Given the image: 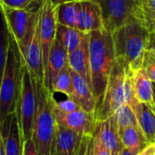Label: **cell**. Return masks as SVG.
Segmentation results:
<instances>
[{
	"label": "cell",
	"mask_w": 155,
	"mask_h": 155,
	"mask_svg": "<svg viewBox=\"0 0 155 155\" xmlns=\"http://www.w3.org/2000/svg\"><path fill=\"white\" fill-rule=\"evenodd\" d=\"M1 6L9 33L17 45H20L25 40L40 10L13 9L5 7L2 5Z\"/></svg>",
	"instance_id": "cell-10"
},
{
	"label": "cell",
	"mask_w": 155,
	"mask_h": 155,
	"mask_svg": "<svg viewBox=\"0 0 155 155\" xmlns=\"http://www.w3.org/2000/svg\"><path fill=\"white\" fill-rule=\"evenodd\" d=\"M118 134L124 148L140 153L149 145L140 128L128 126L118 130Z\"/></svg>",
	"instance_id": "cell-20"
},
{
	"label": "cell",
	"mask_w": 155,
	"mask_h": 155,
	"mask_svg": "<svg viewBox=\"0 0 155 155\" xmlns=\"http://www.w3.org/2000/svg\"><path fill=\"white\" fill-rule=\"evenodd\" d=\"M72 77L74 84V96L72 99L77 104L80 109L88 114H94L96 109V102L91 87L81 75H79L73 70Z\"/></svg>",
	"instance_id": "cell-18"
},
{
	"label": "cell",
	"mask_w": 155,
	"mask_h": 155,
	"mask_svg": "<svg viewBox=\"0 0 155 155\" xmlns=\"http://www.w3.org/2000/svg\"><path fill=\"white\" fill-rule=\"evenodd\" d=\"M55 6L51 0H43L39 12V37L42 48L44 71L47 64L51 48L56 38Z\"/></svg>",
	"instance_id": "cell-9"
},
{
	"label": "cell",
	"mask_w": 155,
	"mask_h": 155,
	"mask_svg": "<svg viewBox=\"0 0 155 155\" xmlns=\"http://www.w3.org/2000/svg\"><path fill=\"white\" fill-rule=\"evenodd\" d=\"M5 145V155H23V141L21 137L16 112L10 114L0 131Z\"/></svg>",
	"instance_id": "cell-14"
},
{
	"label": "cell",
	"mask_w": 155,
	"mask_h": 155,
	"mask_svg": "<svg viewBox=\"0 0 155 155\" xmlns=\"http://www.w3.org/2000/svg\"><path fill=\"white\" fill-rule=\"evenodd\" d=\"M155 153V143L154 144H149L146 146L140 153L137 155H153Z\"/></svg>",
	"instance_id": "cell-36"
},
{
	"label": "cell",
	"mask_w": 155,
	"mask_h": 155,
	"mask_svg": "<svg viewBox=\"0 0 155 155\" xmlns=\"http://www.w3.org/2000/svg\"><path fill=\"white\" fill-rule=\"evenodd\" d=\"M36 107V80L31 76L26 67H25L22 88L16 109L23 143L32 137Z\"/></svg>",
	"instance_id": "cell-6"
},
{
	"label": "cell",
	"mask_w": 155,
	"mask_h": 155,
	"mask_svg": "<svg viewBox=\"0 0 155 155\" xmlns=\"http://www.w3.org/2000/svg\"><path fill=\"white\" fill-rule=\"evenodd\" d=\"M114 115L117 123L118 130L128 126L140 128L134 110L125 103L115 112Z\"/></svg>",
	"instance_id": "cell-27"
},
{
	"label": "cell",
	"mask_w": 155,
	"mask_h": 155,
	"mask_svg": "<svg viewBox=\"0 0 155 155\" xmlns=\"http://www.w3.org/2000/svg\"><path fill=\"white\" fill-rule=\"evenodd\" d=\"M52 109L57 125L73 130L82 135H93L95 127L94 114H88L82 109L66 114L55 110L53 106Z\"/></svg>",
	"instance_id": "cell-11"
},
{
	"label": "cell",
	"mask_w": 155,
	"mask_h": 155,
	"mask_svg": "<svg viewBox=\"0 0 155 155\" xmlns=\"http://www.w3.org/2000/svg\"><path fill=\"white\" fill-rule=\"evenodd\" d=\"M71 1H78V0H51L52 4L55 6V5H58L60 4H63V3H66V2H71Z\"/></svg>",
	"instance_id": "cell-38"
},
{
	"label": "cell",
	"mask_w": 155,
	"mask_h": 155,
	"mask_svg": "<svg viewBox=\"0 0 155 155\" xmlns=\"http://www.w3.org/2000/svg\"><path fill=\"white\" fill-rule=\"evenodd\" d=\"M134 84L135 94L140 103L153 104V83L145 70L142 67L134 72Z\"/></svg>",
	"instance_id": "cell-22"
},
{
	"label": "cell",
	"mask_w": 155,
	"mask_h": 155,
	"mask_svg": "<svg viewBox=\"0 0 155 155\" xmlns=\"http://www.w3.org/2000/svg\"><path fill=\"white\" fill-rule=\"evenodd\" d=\"M23 155H38L36 152L35 144L31 137L27 141H25L23 144Z\"/></svg>",
	"instance_id": "cell-33"
},
{
	"label": "cell",
	"mask_w": 155,
	"mask_h": 155,
	"mask_svg": "<svg viewBox=\"0 0 155 155\" xmlns=\"http://www.w3.org/2000/svg\"><path fill=\"white\" fill-rule=\"evenodd\" d=\"M11 35L9 33L4 13L2 10V6L0 4V84L7 59V54L9 49Z\"/></svg>",
	"instance_id": "cell-26"
},
{
	"label": "cell",
	"mask_w": 155,
	"mask_h": 155,
	"mask_svg": "<svg viewBox=\"0 0 155 155\" xmlns=\"http://www.w3.org/2000/svg\"><path fill=\"white\" fill-rule=\"evenodd\" d=\"M52 106L53 108H54L55 110L62 112V113H72L74 112L78 109H80V107L77 105V104L72 99V98H68L62 100V101H57L54 99V94L52 96Z\"/></svg>",
	"instance_id": "cell-31"
},
{
	"label": "cell",
	"mask_w": 155,
	"mask_h": 155,
	"mask_svg": "<svg viewBox=\"0 0 155 155\" xmlns=\"http://www.w3.org/2000/svg\"><path fill=\"white\" fill-rule=\"evenodd\" d=\"M84 34L76 28L61 25H56V39L66 48L68 53L73 52L80 45Z\"/></svg>",
	"instance_id": "cell-24"
},
{
	"label": "cell",
	"mask_w": 155,
	"mask_h": 155,
	"mask_svg": "<svg viewBox=\"0 0 155 155\" xmlns=\"http://www.w3.org/2000/svg\"><path fill=\"white\" fill-rule=\"evenodd\" d=\"M52 96L43 82L36 81L37 107L32 138L38 155H54L57 124L52 109Z\"/></svg>",
	"instance_id": "cell-4"
},
{
	"label": "cell",
	"mask_w": 155,
	"mask_h": 155,
	"mask_svg": "<svg viewBox=\"0 0 155 155\" xmlns=\"http://www.w3.org/2000/svg\"><path fill=\"white\" fill-rule=\"evenodd\" d=\"M75 28L83 33H90L105 28L100 7L95 0H79Z\"/></svg>",
	"instance_id": "cell-12"
},
{
	"label": "cell",
	"mask_w": 155,
	"mask_h": 155,
	"mask_svg": "<svg viewBox=\"0 0 155 155\" xmlns=\"http://www.w3.org/2000/svg\"><path fill=\"white\" fill-rule=\"evenodd\" d=\"M92 137H93V135H84L83 136V139H82L77 155H88L89 145H90V142L92 140Z\"/></svg>",
	"instance_id": "cell-34"
},
{
	"label": "cell",
	"mask_w": 155,
	"mask_h": 155,
	"mask_svg": "<svg viewBox=\"0 0 155 155\" xmlns=\"http://www.w3.org/2000/svg\"><path fill=\"white\" fill-rule=\"evenodd\" d=\"M94 133L107 147L112 155L121 154L124 146L118 134V126L114 115L111 116L105 121L97 123L95 124Z\"/></svg>",
	"instance_id": "cell-16"
},
{
	"label": "cell",
	"mask_w": 155,
	"mask_h": 155,
	"mask_svg": "<svg viewBox=\"0 0 155 155\" xmlns=\"http://www.w3.org/2000/svg\"><path fill=\"white\" fill-rule=\"evenodd\" d=\"M93 153L94 155H112L111 152L94 133L93 134Z\"/></svg>",
	"instance_id": "cell-32"
},
{
	"label": "cell",
	"mask_w": 155,
	"mask_h": 155,
	"mask_svg": "<svg viewBox=\"0 0 155 155\" xmlns=\"http://www.w3.org/2000/svg\"><path fill=\"white\" fill-rule=\"evenodd\" d=\"M67 64H68V51L60 43V41L55 38L48 56L47 64L44 71V81H43L44 86L51 94H53L52 84L54 77Z\"/></svg>",
	"instance_id": "cell-13"
},
{
	"label": "cell",
	"mask_w": 155,
	"mask_h": 155,
	"mask_svg": "<svg viewBox=\"0 0 155 155\" xmlns=\"http://www.w3.org/2000/svg\"><path fill=\"white\" fill-rule=\"evenodd\" d=\"M69 67L81 75L92 89L90 60H89V33H85L80 45L71 53H68Z\"/></svg>",
	"instance_id": "cell-15"
},
{
	"label": "cell",
	"mask_w": 155,
	"mask_h": 155,
	"mask_svg": "<svg viewBox=\"0 0 155 155\" xmlns=\"http://www.w3.org/2000/svg\"><path fill=\"white\" fill-rule=\"evenodd\" d=\"M134 16L148 33L155 32V0H135Z\"/></svg>",
	"instance_id": "cell-21"
},
{
	"label": "cell",
	"mask_w": 155,
	"mask_h": 155,
	"mask_svg": "<svg viewBox=\"0 0 155 155\" xmlns=\"http://www.w3.org/2000/svg\"><path fill=\"white\" fill-rule=\"evenodd\" d=\"M40 12V11H39ZM25 65L36 81H44V65L39 37V14L30 27L25 40L18 45Z\"/></svg>",
	"instance_id": "cell-7"
},
{
	"label": "cell",
	"mask_w": 155,
	"mask_h": 155,
	"mask_svg": "<svg viewBox=\"0 0 155 155\" xmlns=\"http://www.w3.org/2000/svg\"><path fill=\"white\" fill-rule=\"evenodd\" d=\"M153 100L155 105V83H153Z\"/></svg>",
	"instance_id": "cell-41"
},
{
	"label": "cell",
	"mask_w": 155,
	"mask_h": 155,
	"mask_svg": "<svg viewBox=\"0 0 155 155\" xmlns=\"http://www.w3.org/2000/svg\"><path fill=\"white\" fill-rule=\"evenodd\" d=\"M100 7L106 30L114 33L134 17L135 0H95Z\"/></svg>",
	"instance_id": "cell-8"
},
{
	"label": "cell",
	"mask_w": 155,
	"mask_h": 155,
	"mask_svg": "<svg viewBox=\"0 0 155 155\" xmlns=\"http://www.w3.org/2000/svg\"><path fill=\"white\" fill-rule=\"evenodd\" d=\"M0 155H5V145H4V139L0 133Z\"/></svg>",
	"instance_id": "cell-37"
},
{
	"label": "cell",
	"mask_w": 155,
	"mask_h": 155,
	"mask_svg": "<svg viewBox=\"0 0 155 155\" xmlns=\"http://www.w3.org/2000/svg\"><path fill=\"white\" fill-rule=\"evenodd\" d=\"M43 0H0V4L13 9H35L40 10Z\"/></svg>",
	"instance_id": "cell-29"
},
{
	"label": "cell",
	"mask_w": 155,
	"mask_h": 155,
	"mask_svg": "<svg viewBox=\"0 0 155 155\" xmlns=\"http://www.w3.org/2000/svg\"><path fill=\"white\" fill-rule=\"evenodd\" d=\"M88 155H94L93 153V137H92V140L90 142V145H89V153Z\"/></svg>",
	"instance_id": "cell-40"
},
{
	"label": "cell",
	"mask_w": 155,
	"mask_h": 155,
	"mask_svg": "<svg viewBox=\"0 0 155 155\" xmlns=\"http://www.w3.org/2000/svg\"><path fill=\"white\" fill-rule=\"evenodd\" d=\"M142 67L145 70L152 83H155V54L151 50H145Z\"/></svg>",
	"instance_id": "cell-30"
},
{
	"label": "cell",
	"mask_w": 155,
	"mask_h": 155,
	"mask_svg": "<svg viewBox=\"0 0 155 155\" xmlns=\"http://www.w3.org/2000/svg\"><path fill=\"white\" fill-rule=\"evenodd\" d=\"M83 136L73 130L57 125L54 155H77Z\"/></svg>",
	"instance_id": "cell-17"
},
{
	"label": "cell",
	"mask_w": 155,
	"mask_h": 155,
	"mask_svg": "<svg viewBox=\"0 0 155 155\" xmlns=\"http://www.w3.org/2000/svg\"><path fill=\"white\" fill-rule=\"evenodd\" d=\"M25 67L20 49L11 36L7 59L0 84V131L6 118L16 112Z\"/></svg>",
	"instance_id": "cell-2"
},
{
	"label": "cell",
	"mask_w": 155,
	"mask_h": 155,
	"mask_svg": "<svg viewBox=\"0 0 155 155\" xmlns=\"http://www.w3.org/2000/svg\"><path fill=\"white\" fill-rule=\"evenodd\" d=\"M153 155H155V153H154V154H153Z\"/></svg>",
	"instance_id": "cell-42"
},
{
	"label": "cell",
	"mask_w": 155,
	"mask_h": 155,
	"mask_svg": "<svg viewBox=\"0 0 155 155\" xmlns=\"http://www.w3.org/2000/svg\"><path fill=\"white\" fill-rule=\"evenodd\" d=\"M138 153H134V152H133V151H130V150H128V149H126V148H124L123 150H122V153H121V154L120 155H137Z\"/></svg>",
	"instance_id": "cell-39"
},
{
	"label": "cell",
	"mask_w": 155,
	"mask_h": 155,
	"mask_svg": "<svg viewBox=\"0 0 155 155\" xmlns=\"http://www.w3.org/2000/svg\"><path fill=\"white\" fill-rule=\"evenodd\" d=\"M124 75L125 68L123 63L115 60L103 98L100 104L96 106L94 112L95 124L113 116L125 103L124 90Z\"/></svg>",
	"instance_id": "cell-5"
},
{
	"label": "cell",
	"mask_w": 155,
	"mask_h": 155,
	"mask_svg": "<svg viewBox=\"0 0 155 155\" xmlns=\"http://www.w3.org/2000/svg\"><path fill=\"white\" fill-rule=\"evenodd\" d=\"M148 32L134 16L113 35L115 58L124 68L135 72L142 68Z\"/></svg>",
	"instance_id": "cell-3"
},
{
	"label": "cell",
	"mask_w": 155,
	"mask_h": 155,
	"mask_svg": "<svg viewBox=\"0 0 155 155\" xmlns=\"http://www.w3.org/2000/svg\"><path fill=\"white\" fill-rule=\"evenodd\" d=\"M52 91L53 94L54 93H60L65 94L68 98H73L74 84L72 77V70L68 64L64 66L54 77L52 84Z\"/></svg>",
	"instance_id": "cell-25"
},
{
	"label": "cell",
	"mask_w": 155,
	"mask_h": 155,
	"mask_svg": "<svg viewBox=\"0 0 155 155\" xmlns=\"http://www.w3.org/2000/svg\"><path fill=\"white\" fill-rule=\"evenodd\" d=\"M146 49L151 50L155 54V32H152L148 34Z\"/></svg>",
	"instance_id": "cell-35"
},
{
	"label": "cell",
	"mask_w": 155,
	"mask_h": 155,
	"mask_svg": "<svg viewBox=\"0 0 155 155\" xmlns=\"http://www.w3.org/2000/svg\"><path fill=\"white\" fill-rule=\"evenodd\" d=\"M140 129L149 144L155 143L154 104L139 103L134 109Z\"/></svg>",
	"instance_id": "cell-19"
},
{
	"label": "cell",
	"mask_w": 155,
	"mask_h": 155,
	"mask_svg": "<svg viewBox=\"0 0 155 155\" xmlns=\"http://www.w3.org/2000/svg\"><path fill=\"white\" fill-rule=\"evenodd\" d=\"M79 10V0L71 1L55 5L56 24L75 28Z\"/></svg>",
	"instance_id": "cell-23"
},
{
	"label": "cell",
	"mask_w": 155,
	"mask_h": 155,
	"mask_svg": "<svg viewBox=\"0 0 155 155\" xmlns=\"http://www.w3.org/2000/svg\"><path fill=\"white\" fill-rule=\"evenodd\" d=\"M89 60L92 92L97 106L116 60L113 35L105 28L89 33Z\"/></svg>",
	"instance_id": "cell-1"
},
{
	"label": "cell",
	"mask_w": 155,
	"mask_h": 155,
	"mask_svg": "<svg viewBox=\"0 0 155 155\" xmlns=\"http://www.w3.org/2000/svg\"><path fill=\"white\" fill-rule=\"evenodd\" d=\"M134 72L125 68L124 90V102L127 104L133 110L140 103L136 97L134 84Z\"/></svg>",
	"instance_id": "cell-28"
}]
</instances>
